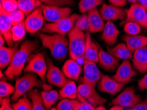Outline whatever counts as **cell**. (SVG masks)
<instances>
[{
    "instance_id": "cell-34",
    "label": "cell",
    "mask_w": 147,
    "mask_h": 110,
    "mask_svg": "<svg viewBox=\"0 0 147 110\" xmlns=\"http://www.w3.org/2000/svg\"><path fill=\"white\" fill-rule=\"evenodd\" d=\"M12 106L14 110H32V102L27 97L21 98Z\"/></svg>"
},
{
    "instance_id": "cell-9",
    "label": "cell",
    "mask_w": 147,
    "mask_h": 110,
    "mask_svg": "<svg viewBox=\"0 0 147 110\" xmlns=\"http://www.w3.org/2000/svg\"><path fill=\"white\" fill-rule=\"evenodd\" d=\"M44 19L50 22H55L71 15L72 10L68 7L42 5Z\"/></svg>"
},
{
    "instance_id": "cell-46",
    "label": "cell",
    "mask_w": 147,
    "mask_h": 110,
    "mask_svg": "<svg viewBox=\"0 0 147 110\" xmlns=\"http://www.w3.org/2000/svg\"><path fill=\"white\" fill-rule=\"evenodd\" d=\"M41 87L43 88L44 90L45 91H50L52 89V87L51 86V84H46V83H44V82L42 83Z\"/></svg>"
},
{
    "instance_id": "cell-44",
    "label": "cell",
    "mask_w": 147,
    "mask_h": 110,
    "mask_svg": "<svg viewBox=\"0 0 147 110\" xmlns=\"http://www.w3.org/2000/svg\"><path fill=\"white\" fill-rule=\"evenodd\" d=\"M139 90L144 91L147 89V73L138 82Z\"/></svg>"
},
{
    "instance_id": "cell-12",
    "label": "cell",
    "mask_w": 147,
    "mask_h": 110,
    "mask_svg": "<svg viewBox=\"0 0 147 110\" xmlns=\"http://www.w3.org/2000/svg\"><path fill=\"white\" fill-rule=\"evenodd\" d=\"M137 75V71L129 60H124L117 67L113 78L118 82L124 85L129 82Z\"/></svg>"
},
{
    "instance_id": "cell-52",
    "label": "cell",
    "mask_w": 147,
    "mask_h": 110,
    "mask_svg": "<svg viewBox=\"0 0 147 110\" xmlns=\"http://www.w3.org/2000/svg\"><path fill=\"white\" fill-rule=\"evenodd\" d=\"M0 74H1V75H0V77H1V78H3L4 77V75H3V72H2V71L0 72Z\"/></svg>"
},
{
    "instance_id": "cell-25",
    "label": "cell",
    "mask_w": 147,
    "mask_h": 110,
    "mask_svg": "<svg viewBox=\"0 0 147 110\" xmlns=\"http://www.w3.org/2000/svg\"><path fill=\"white\" fill-rule=\"evenodd\" d=\"M107 51L110 54L121 60H129L132 59L133 52L127 48L125 43H119L112 48H107Z\"/></svg>"
},
{
    "instance_id": "cell-47",
    "label": "cell",
    "mask_w": 147,
    "mask_h": 110,
    "mask_svg": "<svg viewBox=\"0 0 147 110\" xmlns=\"http://www.w3.org/2000/svg\"><path fill=\"white\" fill-rule=\"evenodd\" d=\"M137 3L141 5L147 12V0H138Z\"/></svg>"
},
{
    "instance_id": "cell-8",
    "label": "cell",
    "mask_w": 147,
    "mask_h": 110,
    "mask_svg": "<svg viewBox=\"0 0 147 110\" xmlns=\"http://www.w3.org/2000/svg\"><path fill=\"white\" fill-rule=\"evenodd\" d=\"M141 101V96L135 93V88L133 87H129L124 89L117 97H115L110 105H120L123 108L129 109L135 106Z\"/></svg>"
},
{
    "instance_id": "cell-38",
    "label": "cell",
    "mask_w": 147,
    "mask_h": 110,
    "mask_svg": "<svg viewBox=\"0 0 147 110\" xmlns=\"http://www.w3.org/2000/svg\"><path fill=\"white\" fill-rule=\"evenodd\" d=\"M42 99L43 101L44 105L45 106L46 109H50L52 108V105L56 102L54 98L51 94L50 91H45L43 90L41 92Z\"/></svg>"
},
{
    "instance_id": "cell-32",
    "label": "cell",
    "mask_w": 147,
    "mask_h": 110,
    "mask_svg": "<svg viewBox=\"0 0 147 110\" xmlns=\"http://www.w3.org/2000/svg\"><path fill=\"white\" fill-rule=\"evenodd\" d=\"M124 32L129 36L139 35L141 30V26L139 24L132 21H125L123 26Z\"/></svg>"
},
{
    "instance_id": "cell-42",
    "label": "cell",
    "mask_w": 147,
    "mask_h": 110,
    "mask_svg": "<svg viewBox=\"0 0 147 110\" xmlns=\"http://www.w3.org/2000/svg\"><path fill=\"white\" fill-rule=\"evenodd\" d=\"M0 110H14L10 103L9 98H5L1 100V107Z\"/></svg>"
},
{
    "instance_id": "cell-43",
    "label": "cell",
    "mask_w": 147,
    "mask_h": 110,
    "mask_svg": "<svg viewBox=\"0 0 147 110\" xmlns=\"http://www.w3.org/2000/svg\"><path fill=\"white\" fill-rule=\"evenodd\" d=\"M126 110H147V98L144 101H141L139 104Z\"/></svg>"
},
{
    "instance_id": "cell-14",
    "label": "cell",
    "mask_w": 147,
    "mask_h": 110,
    "mask_svg": "<svg viewBox=\"0 0 147 110\" xmlns=\"http://www.w3.org/2000/svg\"><path fill=\"white\" fill-rule=\"evenodd\" d=\"M125 21H132L143 28H147V12L139 3L132 4L126 11Z\"/></svg>"
},
{
    "instance_id": "cell-20",
    "label": "cell",
    "mask_w": 147,
    "mask_h": 110,
    "mask_svg": "<svg viewBox=\"0 0 147 110\" xmlns=\"http://www.w3.org/2000/svg\"><path fill=\"white\" fill-rule=\"evenodd\" d=\"M87 15L89 22V32L90 33L102 32L106 23L100 15V11L95 9L88 12Z\"/></svg>"
},
{
    "instance_id": "cell-10",
    "label": "cell",
    "mask_w": 147,
    "mask_h": 110,
    "mask_svg": "<svg viewBox=\"0 0 147 110\" xmlns=\"http://www.w3.org/2000/svg\"><path fill=\"white\" fill-rule=\"evenodd\" d=\"M96 63L88 60H83V77L81 78L82 83L95 86L102 77L101 72L96 65Z\"/></svg>"
},
{
    "instance_id": "cell-48",
    "label": "cell",
    "mask_w": 147,
    "mask_h": 110,
    "mask_svg": "<svg viewBox=\"0 0 147 110\" xmlns=\"http://www.w3.org/2000/svg\"><path fill=\"white\" fill-rule=\"evenodd\" d=\"M5 43H6V40L2 35H0V48L5 46Z\"/></svg>"
},
{
    "instance_id": "cell-1",
    "label": "cell",
    "mask_w": 147,
    "mask_h": 110,
    "mask_svg": "<svg viewBox=\"0 0 147 110\" xmlns=\"http://www.w3.org/2000/svg\"><path fill=\"white\" fill-rule=\"evenodd\" d=\"M39 47L36 40H26L21 45L13 57L10 65L5 71V75L9 80H13L15 77L21 75L30 55Z\"/></svg>"
},
{
    "instance_id": "cell-23",
    "label": "cell",
    "mask_w": 147,
    "mask_h": 110,
    "mask_svg": "<svg viewBox=\"0 0 147 110\" xmlns=\"http://www.w3.org/2000/svg\"><path fill=\"white\" fill-rule=\"evenodd\" d=\"M90 33V32L88 30L86 31V44L84 60H88L94 63H98V61L100 46H98L97 44H96L94 42L92 41Z\"/></svg>"
},
{
    "instance_id": "cell-36",
    "label": "cell",
    "mask_w": 147,
    "mask_h": 110,
    "mask_svg": "<svg viewBox=\"0 0 147 110\" xmlns=\"http://www.w3.org/2000/svg\"><path fill=\"white\" fill-rule=\"evenodd\" d=\"M74 27L84 32L85 31H88L89 28V22L87 14L84 13L79 16L75 21Z\"/></svg>"
},
{
    "instance_id": "cell-18",
    "label": "cell",
    "mask_w": 147,
    "mask_h": 110,
    "mask_svg": "<svg viewBox=\"0 0 147 110\" xmlns=\"http://www.w3.org/2000/svg\"><path fill=\"white\" fill-rule=\"evenodd\" d=\"M98 63L101 68L108 72H113L117 70V67L120 65L119 59L115 57L108 51L103 50L100 47Z\"/></svg>"
},
{
    "instance_id": "cell-6",
    "label": "cell",
    "mask_w": 147,
    "mask_h": 110,
    "mask_svg": "<svg viewBox=\"0 0 147 110\" xmlns=\"http://www.w3.org/2000/svg\"><path fill=\"white\" fill-rule=\"evenodd\" d=\"M77 98L79 102H88L94 107L102 105L107 101L97 92L95 86L82 82L78 86Z\"/></svg>"
},
{
    "instance_id": "cell-41",
    "label": "cell",
    "mask_w": 147,
    "mask_h": 110,
    "mask_svg": "<svg viewBox=\"0 0 147 110\" xmlns=\"http://www.w3.org/2000/svg\"><path fill=\"white\" fill-rule=\"evenodd\" d=\"M95 107L88 102H79L75 107V110H94Z\"/></svg>"
},
{
    "instance_id": "cell-29",
    "label": "cell",
    "mask_w": 147,
    "mask_h": 110,
    "mask_svg": "<svg viewBox=\"0 0 147 110\" xmlns=\"http://www.w3.org/2000/svg\"><path fill=\"white\" fill-rule=\"evenodd\" d=\"M28 97L32 102V110H46L42 99L41 93L39 90L32 89L28 93Z\"/></svg>"
},
{
    "instance_id": "cell-15",
    "label": "cell",
    "mask_w": 147,
    "mask_h": 110,
    "mask_svg": "<svg viewBox=\"0 0 147 110\" xmlns=\"http://www.w3.org/2000/svg\"><path fill=\"white\" fill-rule=\"evenodd\" d=\"M100 15L104 21H113L118 20H125L126 11L123 8L113 5L103 3L100 10Z\"/></svg>"
},
{
    "instance_id": "cell-2",
    "label": "cell",
    "mask_w": 147,
    "mask_h": 110,
    "mask_svg": "<svg viewBox=\"0 0 147 110\" xmlns=\"http://www.w3.org/2000/svg\"><path fill=\"white\" fill-rule=\"evenodd\" d=\"M38 37L42 46L50 50V54L55 60L62 61L69 53V40L65 35L39 33Z\"/></svg>"
},
{
    "instance_id": "cell-7",
    "label": "cell",
    "mask_w": 147,
    "mask_h": 110,
    "mask_svg": "<svg viewBox=\"0 0 147 110\" xmlns=\"http://www.w3.org/2000/svg\"><path fill=\"white\" fill-rule=\"evenodd\" d=\"M24 71L36 74L42 81H44L48 71V63L45 59V54L44 53H38L31 57Z\"/></svg>"
},
{
    "instance_id": "cell-22",
    "label": "cell",
    "mask_w": 147,
    "mask_h": 110,
    "mask_svg": "<svg viewBox=\"0 0 147 110\" xmlns=\"http://www.w3.org/2000/svg\"><path fill=\"white\" fill-rule=\"evenodd\" d=\"M61 71L68 79L77 80L82 72V66L77 61L70 59L65 62Z\"/></svg>"
},
{
    "instance_id": "cell-40",
    "label": "cell",
    "mask_w": 147,
    "mask_h": 110,
    "mask_svg": "<svg viewBox=\"0 0 147 110\" xmlns=\"http://www.w3.org/2000/svg\"><path fill=\"white\" fill-rule=\"evenodd\" d=\"M42 3L46 5H55L64 7L65 5H70L74 3V0H37Z\"/></svg>"
},
{
    "instance_id": "cell-50",
    "label": "cell",
    "mask_w": 147,
    "mask_h": 110,
    "mask_svg": "<svg viewBox=\"0 0 147 110\" xmlns=\"http://www.w3.org/2000/svg\"><path fill=\"white\" fill-rule=\"evenodd\" d=\"M94 110H107V109L103 106V105H99V106L95 107Z\"/></svg>"
},
{
    "instance_id": "cell-53",
    "label": "cell",
    "mask_w": 147,
    "mask_h": 110,
    "mask_svg": "<svg viewBox=\"0 0 147 110\" xmlns=\"http://www.w3.org/2000/svg\"><path fill=\"white\" fill-rule=\"evenodd\" d=\"M50 110H59V109H57L56 107H52V108H51Z\"/></svg>"
},
{
    "instance_id": "cell-49",
    "label": "cell",
    "mask_w": 147,
    "mask_h": 110,
    "mask_svg": "<svg viewBox=\"0 0 147 110\" xmlns=\"http://www.w3.org/2000/svg\"><path fill=\"white\" fill-rule=\"evenodd\" d=\"M110 110H124V108L120 105H113Z\"/></svg>"
},
{
    "instance_id": "cell-45",
    "label": "cell",
    "mask_w": 147,
    "mask_h": 110,
    "mask_svg": "<svg viewBox=\"0 0 147 110\" xmlns=\"http://www.w3.org/2000/svg\"><path fill=\"white\" fill-rule=\"evenodd\" d=\"M108 1L111 3V5L119 7L121 8H123L127 4L126 0H108Z\"/></svg>"
},
{
    "instance_id": "cell-33",
    "label": "cell",
    "mask_w": 147,
    "mask_h": 110,
    "mask_svg": "<svg viewBox=\"0 0 147 110\" xmlns=\"http://www.w3.org/2000/svg\"><path fill=\"white\" fill-rule=\"evenodd\" d=\"M15 88L5 80H1L0 82V98L1 100L5 98H8L15 93Z\"/></svg>"
},
{
    "instance_id": "cell-51",
    "label": "cell",
    "mask_w": 147,
    "mask_h": 110,
    "mask_svg": "<svg viewBox=\"0 0 147 110\" xmlns=\"http://www.w3.org/2000/svg\"><path fill=\"white\" fill-rule=\"evenodd\" d=\"M127 2H129V3H130L131 4H135V3H137L138 0H126Z\"/></svg>"
},
{
    "instance_id": "cell-31",
    "label": "cell",
    "mask_w": 147,
    "mask_h": 110,
    "mask_svg": "<svg viewBox=\"0 0 147 110\" xmlns=\"http://www.w3.org/2000/svg\"><path fill=\"white\" fill-rule=\"evenodd\" d=\"M26 32L27 31H26L25 24H24V22L13 26L11 34L13 42H16L23 40L26 36Z\"/></svg>"
},
{
    "instance_id": "cell-5",
    "label": "cell",
    "mask_w": 147,
    "mask_h": 110,
    "mask_svg": "<svg viewBox=\"0 0 147 110\" xmlns=\"http://www.w3.org/2000/svg\"><path fill=\"white\" fill-rule=\"evenodd\" d=\"M79 17L77 14H73L59 21L46 24L42 31L46 34H57L65 36L74 28L75 21Z\"/></svg>"
},
{
    "instance_id": "cell-11",
    "label": "cell",
    "mask_w": 147,
    "mask_h": 110,
    "mask_svg": "<svg viewBox=\"0 0 147 110\" xmlns=\"http://www.w3.org/2000/svg\"><path fill=\"white\" fill-rule=\"evenodd\" d=\"M44 17L42 8L36 9L28 15L24 20V24L26 31L30 34H35L43 28L44 24Z\"/></svg>"
},
{
    "instance_id": "cell-27",
    "label": "cell",
    "mask_w": 147,
    "mask_h": 110,
    "mask_svg": "<svg viewBox=\"0 0 147 110\" xmlns=\"http://www.w3.org/2000/svg\"><path fill=\"white\" fill-rule=\"evenodd\" d=\"M59 92L61 98L76 100L78 97V87L75 80H69Z\"/></svg>"
},
{
    "instance_id": "cell-26",
    "label": "cell",
    "mask_w": 147,
    "mask_h": 110,
    "mask_svg": "<svg viewBox=\"0 0 147 110\" xmlns=\"http://www.w3.org/2000/svg\"><path fill=\"white\" fill-rule=\"evenodd\" d=\"M18 50L19 49L17 48V46H3L0 48V67L1 69H5L10 65Z\"/></svg>"
},
{
    "instance_id": "cell-13",
    "label": "cell",
    "mask_w": 147,
    "mask_h": 110,
    "mask_svg": "<svg viewBox=\"0 0 147 110\" xmlns=\"http://www.w3.org/2000/svg\"><path fill=\"white\" fill-rule=\"evenodd\" d=\"M48 71L46 78L48 84L62 88L68 81V78L64 75L63 71L53 63L50 59H48Z\"/></svg>"
},
{
    "instance_id": "cell-4",
    "label": "cell",
    "mask_w": 147,
    "mask_h": 110,
    "mask_svg": "<svg viewBox=\"0 0 147 110\" xmlns=\"http://www.w3.org/2000/svg\"><path fill=\"white\" fill-rule=\"evenodd\" d=\"M43 82L38 79L34 73H27L23 77L18 78L15 82V91L12 95L11 100L13 102H17L22 96L35 88L42 86Z\"/></svg>"
},
{
    "instance_id": "cell-28",
    "label": "cell",
    "mask_w": 147,
    "mask_h": 110,
    "mask_svg": "<svg viewBox=\"0 0 147 110\" xmlns=\"http://www.w3.org/2000/svg\"><path fill=\"white\" fill-rule=\"evenodd\" d=\"M17 3L18 9L23 11L26 17L42 5L37 0H17Z\"/></svg>"
},
{
    "instance_id": "cell-37",
    "label": "cell",
    "mask_w": 147,
    "mask_h": 110,
    "mask_svg": "<svg viewBox=\"0 0 147 110\" xmlns=\"http://www.w3.org/2000/svg\"><path fill=\"white\" fill-rule=\"evenodd\" d=\"M9 15L11 22L13 26L23 22L25 20L24 19H25L26 15H24L23 11L19 9L9 13Z\"/></svg>"
},
{
    "instance_id": "cell-30",
    "label": "cell",
    "mask_w": 147,
    "mask_h": 110,
    "mask_svg": "<svg viewBox=\"0 0 147 110\" xmlns=\"http://www.w3.org/2000/svg\"><path fill=\"white\" fill-rule=\"evenodd\" d=\"M104 0H81L79 3L80 12L82 14L96 9L98 6L103 4Z\"/></svg>"
},
{
    "instance_id": "cell-21",
    "label": "cell",
    "mask_w": 147,
    "mask_h": 110,
    "mask_svg": "<svg viewBox=\"0 0 147 110\" xmlns=\"http://www.w3.org/2000/svg\"><path fill=\"white\" fill-rule=\"evenodd\" d=\"M132 64L136 71L140 73L147 72V46L133 52Z\"/></svg>"
},
{
    "instance_id": "cell-35",
    "label": "cell",
    "mask_w": 147,
    "mask_h": 110,
    "mask_svg": "<svg viewBox=\"0 0 147 110\" xmlns=\"http://www.w3.org/2000/svg\"><path fill=\"white\" fill-rule=\"evenodd\" d=\"M79 101L78 100H71L67 98H62L57 104L56 108L59 110H75V107Z\"/></svg>"
},
{
    "instance_id": "cell-24",
    "label": "cell",
    "mask_w": 147,
    "mask_h": 110,
    "mask_svg": "<svg viewBox=\"0 0 147 110\" xmlns=\"http://www.w3.org/2000/svg\"><path fill=\"white\" fill-rule=\"evenodd\" d=\"M123 39L125 44L132 52L147 46V37L144 36L126 35Z\"/></svg>"
},
{
    "instance_id": "cell-39",
    "label": "cell",
    "mask_w": 147,
    "mask_h": 110,
    "mask_svg": "<svg viewBox=\"0 0 147 110\" xmlns=\"http://www.w3.org/2000/svg\"><path fill=\"white\" fill-rule=\"evenodd\" d=\"M1 7L10 13L18 9L17 0H1Z\"/></svg>"
},
{
    "instance_id": "cell-16",
    "label": "cell",
    "mask_w": 147,
    "mask_h": 110,
    "mask_svg": "<svg viewBox=\"0 0 147 110\" xmlns=\"http://www.w3.org/2000/svg\"><path fill=\"white\" fill-rule=\"evenodd\" d=\"M124 85L116 81L113 77L108 75H102L101 79L98 82V88L103 93L114 96L119 92Z\"/></svg>"
},
{
    "instance_id": "cell-19",
    "label": "cell",
    "mask_w": 147,
    "mask_h": 110,
    "mask_svg": "<svg viewBox=\"0 0 147 110\" xmlns=\"http://www.w3.org/2000/svg\"><path fill=\"white\" fill-rule=\"evenodd\" d=\"M119 34V30L113 21H107L106 22L104 30L101 34L102 40L105 42L108 46H113L116 44Z\"/></svg>"
},
{
    "instance_id": "cell-17",
    "label": "cell",
    "mask_w": 147,
    "mask_h": 110,
    "mask_svg": "<svg viewBox=\"0 0 147 110\" xmlns=\"http://www.w3.org/2000/svg\"><path fill=\"white\" fill-rule=\"evenodd\" d=\"M12 23L9 13L1 7L0 9V32L6 40V43L9 47H12L15 42L12 38Z\"/></svg>"
},
{
    "instance_id": "cell-3",
    "label": "cell",
    "mask_w": 147,
    "mask_h": 110,
    "mask_svg": "<svg viewBox=\"0 0 147 110\" xmlns=\"http://www.w3.org/2000/svg\"><path fill=\"white\" fill-rule=\"evenodd\" d=\"M69 54L71 59L79 62V60H84L86 50V34L73 28L68 34Z\"/></svg>"
}]
</instances>
